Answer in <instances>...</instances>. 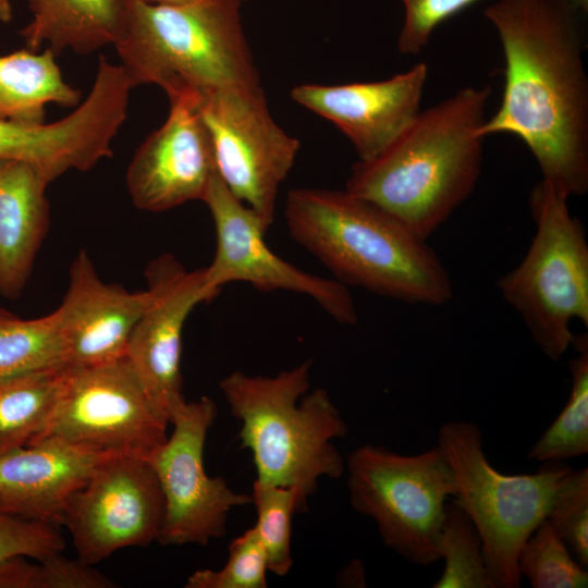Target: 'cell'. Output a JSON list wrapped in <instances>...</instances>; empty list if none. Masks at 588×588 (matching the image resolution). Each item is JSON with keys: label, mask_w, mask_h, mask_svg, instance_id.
<instances>
[{"label": "cell", "mask_w": 588, "mask_h": 588, "mask_svg": "<svg viewBox=\"0 0 588 588\" xmlns=\"http://www.w3.org/2000/svg\"><path fill=\"white\" fill-rule=\"evenodd\" d=\"M148 290L130 292L103 282L86 253L70 267V281L53 311L71 367H89L126 357L132 330L148 304Z\"/></svg>", "instance_id": "cell-17"}, {"label": "cell", "mask_w": 588, "mask_h": 588, "mask_svg": "<svg viewBox=\"0 0 588 588\" xmlns=\"http://www.w3.org/2000/svg\"><path fill=\"white\" fill-rule=\"evenodd\" d=\"M438 549L444 568L433 588H493L480 535L454 502L445 504Z\"/></svg>", "instance_id": "cell-25"}, {"label": "cell", "mask_w": 588, "mask_h": 588, "mask_svg": "<svg viewBox=\"0 0 588 588\" xmlns=\"http://www.w3.org/2000/svg\"><path fill=\"white\" fill-rule=\"evenodd\" d=\"M546 519L588 567V468L572 469L556 487Z\"/></svg>", "instance_id": "cell-29"}, {"label": "cell", "mask_w": 588, "mask_h": 588, "mask_svg": "<svg viewBox=\"0 0 588 588\" xmlns=\"http://www.w3.org/2000/svg\"><path fill=\"white\" fill-rule=\"evenodd\" d=\"M428 65L376 82L340 85L302 84L292 99L334 124L352 143L358 160L383 151L420 111Z\"/></svg>", "instance_id": "cell-16"}, {"label": "cell", "mask_w": 588, "mask_h": 588, "mask_svg": "<svg viewBox=\"0 0 588 588\" xmlns=\"http://www.w3.org/2000/svg\"><path fill=\"white\" fill-rule=\"evenodd\" d=\"M284 218L291 237L343 284L406 304L441 306L450 274L427 241L347 191L295 188Z\"/></svg>", "instance_id": "cell-3"}, {"label": "cell", "mask_w": 588, "mask_h": 588, "mask_svg": "<svg viewBox=\"0 0 588 588\" xmlns=\"http://www.w3.org/2000/svg\"><path fill=\"white\" fill-rule=\"evenodd\" d=\"M56 56L50 48L0 56V120L44 123L47 105L78 106L81 90L63 78Z\"/></svg>", "instance_id": "cell-21"}, {"label": "cell", "mask_w": 588, "mask_h": 588, "mask_svg": "<svg viewBox=\"0 0 588 588\" xmlns=\"http://www.w3.org/2000/svg\"><path fill=\"white\" fill-rule=\"evenodd\" d=\"M49 181L30 163L0 158V295L19 298L49 226Z\"/></svg>", "instance_id": "cell-19"}, {"label": "cell", "mask_w": 588, "mask_h": 588, "mask_svg": "<svg viewBox=\"0 0 588 588\" xmlns=\"http://www.w3.org/2000/svg\"><path fill=\"white\" fill-rule=\"evenodd\" d=\"M197 106L212 143L218 175L269 230L299 142L274 122L260 85L219 89Z\"/></svg>", "instance_id": "cell-10"}, {"label": "cell", "mask_w": 588, "mask_h": 588, "mask_svg": "<svg viewBox=\"0 0 588 588\" xmlns=\"http://www.w3.org/2000/svg\"><path fill=\"white\" fill-rule=\"evenodd\" d=\"M517 568L532 588H583L588 586L587 567L583 566L571 550L543 519L523 543Z\"/></svg>", "instance_id": "cell-27"}, {"label": "cell", "mask_w": 588, "mask_h": 588, "mask_svg": "<svg viewBox=\"0 0 588 588\" xmlns=\"http://www.w3.org/2000/svg\"><path fill=\"white\" fill-rule=\"evenodd\" d=\"M569 360L572 388L567 403L535 442L528 457L538 462H564L588 453V335L574 334Z\"/></svg>", "instance_id": "cell-23"}, {"label": "cell", "mask_w": 588, "mask_h": 588, "mask_svg": "<svg viewBox=\"0 0 588 588\" xmlns=\"http://www.w3.org/2000/svg\"><path fill=\"white\" fill-rule=\"evenodd\" d=\"M561 1L583 15L588 13V0H561Z\"/></svg>", "instance_id": "cell-34"}, {"label": "cell", "mask_w": 588, "mask_h": 588, "mask_svg": "<svg viewBox=\"0 0 588 588\" xmlns=\"http://www.w3.org/2000/svg\"><path fill=\"white\" fill-rule=\"evenodd\" d=\"M229 556L218 571L198 569L186 580V588H266L268 563L254 527L233 539Z\"/></svg>", "instance_id": "cell-30"}, {"label": "cell", "mask_w": 588, "mask_h": 588, "mask_svg": "<svg viewBox=\"0 0 588 588\" xmlns=\"http://www.w3.org/2000/svg\"><path fill=\"white\" fill-rule=\"evenodd\" d=\"M63 550L59 527L0 512V562L15 555L45 560Z\"/></svg>", "instance_id": "cell-31"}, {"label": "cell", "mask_w": 588, "mask_h": 588, "mask_svg": "<svg viewBox=\"0 0 588 588\" xmlns=\"http://www.w3.org/2000/svg\"><path fill=\"white\" fill-rule=\"evenodd\" d=\"M216 231V253L203 268L204 289L210 298L230 282H247L264 290H285L313 298L335 321L357 322L354 301L345 284L303 271L275 255L266 244L267 229L259 216L238 200L218 173L201 199Z\"/></svg>", "instance_id": "cell-13"}, {"label": "cell", "mask_w": 588, "mask_h": 588, "mask_svg": "<svg viewBox=\"0 0 588 588\" xmlns=\"http://www.w3.org/2000/svg\"><path fill=\"white\" fill-rule=\"evenodd\" d=\"M242 1H246V0H242Z\"/></svg>", "instance_id": "cell-36"}, {"label": "cell", "mask_w": 588, "mask_h": 588, "mask_svg": "<svg viewBox=\"0 0 588 588\" xmlns=\"http://www.w3.org/2000/svg\"><path fill=\"white\" fill-rule=\"evenodd\" d=\"M307 359L274 377L233 371L219 388L240 421L241 445L253 456L257 480L296 488L306 503L318 479L340 478L344 461L333 440L347 425L323 389H309Z\"/></svg>", "instance_id": "cell-5"}, {"label": "cell", "mask_w": 588, "mask_h": 588, "mask_svg": "<svg viewBox=\"0 0 588 588\" xmlns=\"http://www.w3.org/2000/svg\"><path fill=\"white\" fill-rule=\"evenodd\" d=\"M483 14L503 52L498 110L477 134L517 136L542 180L568 197L588 191V76L579 16L561 0H498Z\"/></svg>", "instance_id": "cell-1"}, {"label": "cell", "mask_w": 588, "mask_h": 588, "mask_svg": "<svg viewBox=\"0 0 588 588\" xmlns=\"http://www.w3.org/2000/svg\"><path fill=\"white\" fill-rule=\"evenodd\" d=\"M164 499L149 460L111 454L70 498L63 525L77 559L95 565L128 547L158 541Z\"/></svg>", "instance_id": "cell-12"}, {"label": "cell", "mask_w": 588, "mask_h": 588, "mask_svg": "<svg viewBox=\"0 0 588 588\" xmlns=\"http://www.w3.org/2000/svg\"><path fill=\"white\" fill-rule=\"evenodd\" d=\"M250 497L257 513L254 528L266 552L268 571L285 576L293 566L292 518L306 503L296 488L275 486L257 479L253 483Z\"/></svg>", "instance_id": "cell-26"}, {"label": "cell", "mask_w": 588, "mask_h": 588, "mask_svg": "<svg viewBox=\"0 0 588 588\" xmlns=\"http://www.w3.org/2000/svg\"><path fill=\"white\" fill-rule=\"evenodd\" d=\"M345 468L352 507L375 520L388 548L418 566L440 560L441 524L456 482L438 445L405 455L365 443L351 452Z\"/></svg>", "instance_id": "cell-8"}, {"label": "cell", "mask_w": 588, "mask_h": 588, "mask_svg": "<svg viewBox=\"0 0 588 588\" xmlns=\"http://www.w3.org/2000/svg\"><path fill=\"white\" fill-rule=\"evenodd\" d=\"M568 196L540 180L529 195L536 233L522 261L498 287L542 353L559 362L571 347V322L588 328V243Z\"/></svg>", "instance_id": "cell-6"}, {"label": "cell", "mask_w": 588, "mask_h": 588, "mask_svg": "<svg viewBox=\"0 0 588 588\" xmlns=\"http://www.w3.org/2000/svg\"><path fill=\"white\" fill-rule=\"evenodd\" d=\"M109 455L56 437L0 455V512L60 527L72 494Z\"/></svg>", "instance_id": "cell-18"}, {"label": "cell", "mask_w": 588, "mask_h": 588, "mask_svg": "<svg viewBox=\"0 0 588 588\" xmlns=\"http://www.w3.org/2000/svg\"><path fill=\"white\" fill-rule=\"evenodd\" d=\"M68 365L0 376V455L28 445L47 428Z\"/></svg>", "instance_id": "cell-22"}, {"label": "cell", "mask_w": 588, "mask_h": 588, "mask_svg": "<svg viewBox=\"0 0 588 588\" xmlns=\"http://www.w3.org/2000/svg\"><path fill=\"white\" fill-rule=\"evenodd\" d=\"M146 3L150 4H159V5H176V4H183L191 0H139Z\"/></svg>", "instance_id": "cell-35"}, {"label": "cell", "mask_w": 588, "mask_h": 588, "mask_svg": "<svg viewBox=\"0 0 588 588\" xmlns=\"http://www.w3.org/2000/svg\"><path fill=\"white\" fill-rule=\"evenodd\" d=\"M150 297L128 339L126 358L158 412L170 422L182 393V333L193 308L210 302L203 269L187 271L172 255L145 271Z\"/></svg>", "instance_id": "cell-14"}, {"label": "cell", "mask_w": 588, "mask_h": 588, "mask_svg": "<svg viewBox=\"0 0 588 588\" xmlns=\"http://www.w3.org/2000/svg\"><path fill=\"white\" fill-rule=\"evenodd\" d=\"M15 555L0 562V588H109L113 583L91 565L57 554L30 562Z\"/></svg>", "instance_id": "cell-28"}, {"label": "cell", "mask_w": 588, "mask_h": 588, "mask_svg": "<svg viewBox=\"0 0 588 588\" xmlns=\"http://www.w3.org/2000/svg\"><path fill=\"white\" fill-rule=\"evenodd\" d=\"M437 445L455 478L453 502L480 535L493 588H518L519 550L546 519L556 487L573 468L563 462H547L534 474H502L486 456L480 427L468 420L442 425Z\"/></svg>", "instance_id": "cell-7"}, {"label": "cell", "mask_w": 588, "mask_h": 588, "mask_svg": "<svg viewBox=\"0 0 588 588\" xmlns=\"http://www.w3.org/2000/svg\"><path fill=\"white\" fill-rule=\"evenodd\" d=\"M13 10L11 0H0V21L9 23L12 20Z\"/></svg>", "instance_id": "cell-33"}, {"label": "cell", "mask_w": 588, "mask_h": 588, "mask_svg": "<svg viewBox=\"0 0 588 588\" xmlns=\"http://www.w3.org/2000/svg\"><path fill=\"white\" fill-rule=\"evenodd\" d=\"M169 424L124 357L68 366L52 417L37 439L56 437L100 453L148 460L167 441Z\"/></svg>", "instance_id": "cell-9"}, {"label": "cell", "mask_w": 588, "mask_h": 588, "mask_svg": "<svg viewBox=\"0 0 588 588\" xmlns=\"http://www.w3.org/2000/svg\"><path fill=\"white\" fill-rule=\"evenodd\" d=\"M242 0L159 5L130 0L114 45L133 86L197 101L219 89L260 85L241 20Z\"/></svg>", "instance_id": "cell-4"}, {"label": "cell", "mask_w": 588, "mask_h": 588, "mask_svg": "<svg viewBox=\"0 0 588 588\" xmlns=\"http://www.w3.org/2000/svg\"><path fill=\"white\" fill-rule=\"evenodd\" d=\"M490 85L466 86L415 115L379 155L352 167L345 191L428 240L479 180Z\"/></svg>", "instance_id": "cell-2"}, {"label": "cell", "mask_w": 588, "mask_h": 588, "mask_svg": "<svg viewBox=\"0 0 588 588\" xmlns=\"http://www.w3.org/2000/svg\"><path fill=\"white\" fill-rule=\"evenodd\" d=\"M63 365L65 351L53 313L23 319L0 308V376Z\"/></svg>", "instance_id": "cell-24"}, {"label": "cell", "mask_w": 588, "mask_h": 588, "mask_svg": "<svg viewBox=\"0 0 588 588\" xmlns=\"http://www.w3.org/2000/svg\"><path fill=\"white\" fill-rule=\"evenodd\" d=\"M404 7V22L397 37V49L403 54H419L436 28L479 0H400Z\"/></svg>", "instance_id": "cell-32"}, {"label": "cell", "mask_w": 588, "mask_h": 588, "mask_svg": "<svg viewBox=\"0 0 588 588\" xmlns=\"http://www.w3.org/2000/svg\"><path fill=\"white\" fill-rule=\"evenodd\" d=\"M32 20L21 29L25 48L44 45L57 53L88 54L115 45L126 24L130 0H27Z\"/></svg>", "instance_id": "cell-20"}, {"label": "cell", "mask_w": 588, "mask_h": 588, "mask_svg": "<svg viewBox=\"0 0 588 588\" xmlns=\"http://www.w3.org/2000/svg\"><path fill=\"white\" fill-rule=\"evenodd\" d=\"M169 101L166 121L136 149L125 177L134 206L151 212L201 200L217 172L197 100L180 96Z\"/></svg>", "instance_id": "cell-15"}, {"label": "cell", "mask_w": 588, "mask_h": 588, "mask_svg": "<svg viewBox=\"0 0 588 588\" xmlns=\"http://www.w3.org/2000/svg\"><path fill=\"white\" fill-rule=\"evenodd\" d=\"M216 417L210 397L185 401L171 418L172 434L148 458L164 499L161 544L206 546L225 534L233 507L252 504L250 494L233 491L205 470V443Z\"/></svg>", "instance_id": "cell-11"}]
</instances>
